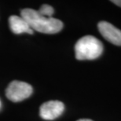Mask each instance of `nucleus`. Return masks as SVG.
I'll return each instance as SVG.
<instances>
[{
  "label": "nucleus",
  "instance_id": "f257e3e1",
  "mask_svg": "<svg viewBox=\"0 0 121 121\" xmlns=\"http://www.w3.org/2000/svg\"><path fill=\"white\" fill-rule=\"evenodd\" d=\"M21 17L25 19L32 30L45 34H55L62 29L63 23L58 19L46 17L33 9H24L21 11Z\"/></svg>",
  "mask_w": 121,
  "mask_h": 121
},
{
  "label": "nucleus",
  "instance_id": "f03ea898",
  "mask_svg": "<svg viewBox=\"0 0 121 121\" xmlns=\"http://www.w3.org/2000/svg\"><path fill=\"white\" fill-rule=\"evenodd\" d=\"M76 57L78 60H94L101 55L103 45L92 35H86L77 41L75 45Z\"/></svg>",
  "mask_w": 121,
  "mask_h": 121
},
{
  "label": "nucleus",
  "instance_id": "7ed1b4c3",
  "mask_svg": "<svg viewBox=\"0 0 121 121\" xmlns=\"http://www.w3.org/2000/svg\"><path fill=\"white\" fill-rule=\"evenodd\" d=\"M32 87L28 83L14 80L6 88V95L9 100L13 102H19L29 98L32 94Z\"/></svg>",
  "mask_w": 121,
  "mask_h": 121
},
{
  "label": "nucleus",
  "instance_id": "20e7f679",
  "mask_svg": "<svg viewBox=\"0 0 121 121\" xmlns=\"http://www.w3.org/2000/svg\"><path fill=\"white\" fill-rule=\"evenodd\" d=\"M65 109V105L61 101H49L40 106L39 115L43 120H52L59 117Z\"/></svg>",
  "mask_w": 121,
  "mask_h": 121
},
{
  "label": "nucleus",
  "instance_id": "39448f33",
  "mask_svg": "<svg viewBox=\"0 0 121 121\" xmlns=\"http://www.w3.org/2000/svg\"><path fill=\"white\" fill-rule=\"evenodd\" d=\"M98 30L106 40L117 46H121V30L107 21H101L98 25Z\"/></svg>",
  "mask_w": 121,
  "mask_h": 121
},
{
  "label": "nucleus",
  "instance_id": "423d86ee",
  "mask_svg": "<svg viewBox=\"0 0 121 121\" xmlns=\"http://www.w3.org/2000/svg\"><path fill=\"white\" fill-rule=\"evenodd\" d=\"M9 24L10 30L14 34H33V30L30 28L25 19H23L21 17L16 15L10 16L9 18Z\"/></svg>",
  "mask_w": 121,
  "mask_h": 121
},
{
  "label": "nucleus",
  "instance_id": "0eeeda50",
  "mask_svg": "<svg viewBox=\"0 0 121 121\" xmlns=\"http://www.w3.org/2000/svg\"><path fill=\"white\" fill-rule=\"evenodd\" d=\"M38 12L40 15L44 16L46 17H52V15L54 14V8H53L51 6L44 4L40 7Z\"/></svg>",
  "mask_w": 121,
  "mask_h": 121
},
{
  "label": "nucleus",
  "instance_id": "6e6552de",
  "mask_svg": "<svg viewBox=\"0 0 121 121\" xmlns=\"http://www.w3.org/2000/svg\"><path fill=\"white\" fill-rule=\"evenodd\" d=\"M111 2H112V3H114L121 7V0H112V1H111Z\"/></svg>",
  "mask_w": 121,
  "mask_h": 121
},
{
  "label": "nucleus",
  "instance_id": "1a4fd4ad",
  "mask_svg": "<svg viewBox=\"0 0 121 121\" xmlns=\"http://www.w3.org/2000/svg\"><path fill=\"white\" fill-rule=\"evenodd\" d=\"M77 121H93V120H88V119H81V120H77Z\"/></svg>",
  "mask_w": 121,
  "mask_h": 121
},
{
  "label": "nucleus",
  "instance_id": "9d476101",
  "mask_svg": "<svg viewBox=\"0 0 121 121\" xmlns=\"http://www.w3.org/2000/svg\"><path fill=\"white\" fill-rule=\"evenodd\" d=\"M0 105H1V103H0Z\"/></svg>",
  "mask_w": 121,
  "mask_h": 121
}]
</instances>
